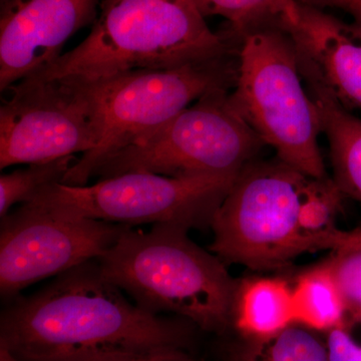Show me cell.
Returning <instances> with one entry per match:
<instances>
[{
  "label": "cell",
  "instance_id": "6da1fadb",
  "mask_svg": "<svg viewBox=\"0 0 361 361\" xmlns=\"http://www.w3.org/2000/svg\"><path fill=\"white\" fill-rule=\"evenodd\" d=\"M189 327L142 310L102 274L97 259L59 275L1 312L0 348L18 361H44L103 346L184 348Z\"/></svg>",
  "mask_w": 361,
  "mask_h": 361
},
{
  "label": "cell",
  "instance_id": "7a4b0ae2",
  "mask_svg": "<svg viewBox=\"0 0 361 361\" xmlns=\"http://www.w3.org/2000/svg\"><path fill=\"white\" fill-rule=\"evenodd\" d=\"M205 18L195 0H102L89 35L30 78L99 82L238 51L240 40L228 28L214 32Z\"/></svg>",
  "mask_w": 361,
  "mask_h": 361
},
{
  "label": "cell",
  "instance_id": "3957f363",
  "mask_svg": "<svg viewBox=\"0 0 361 361\" xmlns=\"http://www.w3.org/2000/svg\"><path fill=\"white\" fill-rule=\"evenodd\" d=\"M188 228H130L101 257L102 274L142 310L171 312L203 330L222 334L232 323L238 282L223 261L188 237Z\"/></svg>",
  "mask_w": 361,
  "mask_h": 361
},
{
  "label": "cell",
  "instance_id": "277c9868",
  "mask_svg": "<svg viewBox=\"0 0 361 361\" xmlns=\"http://www.w3.org/2000/svg\"><path fill=\"white\" fill-rule=\"evenodd\" d=\"M229 97L278 160L315 179L327 178L318 144L319 113L288 32L268 28L240 39L238 78Z\"/></svg>",
  "mask_w": 361,
  "mask_h": 361
},
{
  "label": "cell",
  "instance_id": "5b68a950",
  "mask_svg": "<svg viewBox=\"0 0 361 361\" xmlns=\"http://www.w3.org/2000/svg\"><path fill=\"white\" fill-rule=\"evenodd\" d=\"M237 78L238 51L179 68L132 71L87 82L102 123L101 142L78 158L61 184L87 185L111 154L172 120L209 92L234 89Z\"/></svg>",
  "mask_w": 361,
  "mask_h": 361
},
{
  "label": "cell",
  "instance_id": "8992f818",
  "mask_svg": "<svg viewBox=\"0 0 361 361\" xmlns=\"http://www.w3.org/2000/svg\"><path fill=\"white\" fill-rule=\"evenodd\" d=\"M231 92H209L172 120L111 154L94 177L152 173L179 178L241 172L257 160L265 144L232 106Z\"/></svg>",
  "mask_w": 361,
  "mask_h": 361
},
{
  "label": "cell",
  "instance_id": "52a82bcc",
  "mask_svg": "<svg viewBox=\"0 0 361 361\" xmlns=\"http://www.w3.org/2000/svg\"><path fill=\"white\" fill-rule=\"evenodd\" d=\"M314 179L278 159L252 161L214 214L210 250L255 270L276 269L308 252L299 215Z\"/></svg>",
  "mask_w": 361,
  "mask_h": 361
},
{
  "label": "cell",
  "instance_id": "ba28073f",
  "mask_svg": "<svg viewBox=\"0 0 361 361\" xmlns=\"http://www.w3.org/2000/svg\"><path fill=\"white\" fill-rule=\"evenodd\" d=\"M239 174L174 178L126 173L84 186L52 185L25 205L130 227L175 224L190 229L211 225Z\"/></svg>",
  "mask_w": 361,
  "mask_h": 361
},
{
  "label": "cell",
  "instance_id": "9c48e42d",
  "mask_svg": "<svg viewBox=\"0 0 361 361\" xmlns=\"http://www.w3.org/2000/svg\"><path fill=\"white\" fill-rule=\"evenodd\" d=\"M0 169L90 153L102 123L89 84L70 78H27L4 92Z\"/></svg>",
  "mask_w": 361,
  "mask_h": 361
},
{
  "label": "cell",
  "instance_id": "30bf717a",
  "mask_svg": "<svg viewBox=\"0 0 361 361\" xmlns=\"http://www.w3.org/2000/svg\"><path fill=\"white\" fill-rule=\"evenodd\" d=\"M130 226L20 205L1 218L0 293L11 301L40 280L103 256Z\"/></svg>",
  "mask_w": 361,
  "mask_h": 361
},
{
  "label": "cell",
  "instance_id": "8fae6325",
  "mask_svg": "<svg viewBox=\"0 0 361 361\" xmlns=\"http://www.w3.org/2000/svg\"><path fill=\"white\" fill-rule=\"evenodd\" d=\"M102 0H0V90L49 68Z\"/></svg>",
  "mask_w": 361,
  "mask_h": 361
},
{
  "label": "cell",
  "instance_id": "7c38bea8",
  "mask_svg": "<svg viewBox=\"0 0 361 361\" xmlns=\"http://www.w3.org/2000/svg\"><path fill=\"white\" fill-rule=\"evenodd\" d=\"M298 2V20L287 32L304 82L324 90L346 110L361 111L360 23Z\"/></svg>",
  "mask_w": 361,
  "mask_h": 361
},
{
  "label": "cell",
  "instance_id": "4fadbf2b",
  "mask_svg": "<svg viewBox=\"0 0 361 361\" xmlns=\"http://www.w3.org/2000/svg\"><path fill=\"white\" fill-rule=\"evenodd\" d=\"M305 85L319 113L322 133L329 140L332 179L344 197L361 204V118L324 90Z\"/></svg>",
  "mask_w": 361,
  "mask_h": 361
},
{
  "label": "cell",
  "instance_id": "5bb4252c",
  "mask_svg": "<svg viewBox=\"0 0 361 361\" xmlns=\"http://www.w3.org/2000/svg\"><path fill=\"white\" fill-rule=\"evenodd\" d=\"M295 322L292 286L280 278L257 277L238 285L232 323L247 341L274 336Z\"/></svg>",
  "mask_w": 361,
  "mask_h": 361
},
{
  "label": "cell",
  "instance_id": "9a60e30c",
  "mask_svg": "<svg viewBox=\"0 0 361 361\" xmlns=\"http://www.w3.org/2000/svg\"><path fill=\"white\" fill-rule=\"evenodd\" d=\"M292 295L295 322L322 334L339 324L348 311L336 280L323 262L297 277Z\"/></svg>",
  "mask_w": 361,
  "mask_h": 361
},
{
  "label": "cell",
  "instance_id": "2e32d148",
  "mask_svg": "<svg viewBox=\"0 0 361 361\" xmlns=\"http://www.w3.org/2000/svg\"><path fill=\"white\" fill-rule=\"evenodd\" d=\"M205 18L221 16L238 39L258 30H288L298 20V0H195Z\"/></svg>",
  "mask_w": 361,
  "mask_h": 361
},
{
  "label": "cell",
  "instance_id": "e0dca14e",
  "mask_svg": "<svg viewBox=\"0 0 361 361\" xmlns=\"http://www.w3.org/2000/svg\"><path fill=\"white\" fill-rule=\"evenodd\" d=\"M244 341L230 361H329L324 334L298 322L267 338Z\"/></svg>",
  "mask_w": 361,
  "mask_h": 361
},
{
  "label": "cell",
  "instance_id": "ac0fdd59",
  "mask_svg": "<svg viewBox=\"0 0 361 361\" xmlns=\"http://www.w3.org/2000/svg\"><path fill=\"white\" fill-rule=\"evenodd\" d=\"M75 156L65 157L44 164H32L0 177V216L6 217L16 204L32 201L52 185L61 184L71 168L77 163Z\"/></svg>",
  "mask_w": 361,
  "mask_h": 361
},
{
  "label": "cell",
  "instance_id": "d6986e66",
  "mask_svg": "<svg viewBox=\"0 0 361 361\" xmlns=\"http://www.w3.org/2000/svg\"><path fill=\"white\" fill-rule=\"evenodd\" d=\"M44 361H197L176 346H103L82 349Z\"/></svg>",
  "mask_w": 361,
  "mask_h": 361
},
{
  "label": "cell",
  "instance_id": "ffe728a7",
  "mask_svg": "<svg viewBox=\"0 0 361 361\" xmlns=\"http://www.w3.org/2000/svg\"><path fill=\"white\" fill-rule=\"evenodd\" d=\"M348 311L361 313V246L339 249L325 260Z\"/></svg>",
  "mask_w": 361,
  "mask_h": 361
},
{
  "label": "cell",
  "instance_id": "44dd1931",
  "mask_svg": "<svg viewBox=\"0 0 361 361\" xmlns=\"http://www.w3.org/2000/svg\"><path fill=\"white\" fill-rule=\"evenodd\" d=\"M323 334L329 361H361V313L348 311L339 324Z\"/></svg>",
  "mask_w": 361,
  "mask_h": 361
},
{
  "label": "cell",
  "instance_id": "7402d4cb",
  "mask_svg": "<svg viewBox=\"0 0 361 361\" xmlns=\"http://www.w3.org/2000/svg\"><path fill=\"white\" fill-rule=\"evenodd\" d=\"M320 8H336L345 11L361 25V0H299Z\"/></svg>",
  "mask_w": 361,
  "mask_h": 361
},
{
  "label": "cell",
  "instance_id": "603a6c76",
  "mask_svg": "<svg viewBox=\"0 0 361 361\" xmlns=\"http://www.w3.org/2000/svg\"><path fill=\"white\" fill-rule=\"evenodd\" d=\"M360 246L361 229L353 230V231H341V230L337 229L330 238L329 249L336 251L339 249Z\"/></svg>",
  "mask_w": 361,
  "mask_h": 361
},
{
  "label": "cell",
  "instance_id": "cb8c5ba5",
  "mask_svg": "<svg viewBox=\"0 0 361 361\" xmlns=\"http://www.w3.org/2000/svg\"><path fill=\"white\" fill-rule=\"evenodd\" d=\"M0 361H18L6 348H0Z\"/></svg>",
  "mask_w": 361,
  "mask_h": 361
}]
</instances>
